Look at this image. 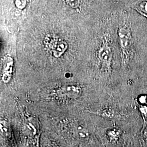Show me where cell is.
Here are the masks:
<instances>
[{
  "instance_id": "4",
  "label": "cell",
  "mask_w": 147,
  "mask_h": 147,
  "mask_svg": "<svg viewBox=\"0 0 147 147\" xmlns=\"http://www.w3.org/2000/svg\"><path fill=\"white\" fill-rule=\"evenodd\" d=\"M68 47L67 42L62 40H56L52 42L51 50L53 55L56 57H59L66 51Z\"/></svg>"
},
{
  "instance_id": "2",
  "label": "cell",
  "mask_w": 147,
  "mask_h": 147,
  "mask_svg": "<svg viewBox=\"0 0 147 147\" xmlns=\"http://www.w3.org/2000/svg\"><path fill=\"white\" fill-rule=\"evenodd\" d=\"M98 57L102 67L106 69H110L112 59V52L106 39L98 50Z\"/></svg>"
},
{
  "instance_id": "3",
  "label": "cell",
  "mask_w": 147,
  "mask_h": 147,
  "mask_svg": "<svg viewBox=\"0 0 147 147\" xmlns=\"http://www.w3.org/2000/svg\"><path fill=\"white\" fill-rule=\"evenodd\" d=\"M58 93L64 98L75 99L81 94V89L76 85H66L61 87Z\"/></svg>"
},
{
  "instance_id": "7",
  "label": "cell",
  "mask_w": 147,
  "mask_h": 147,
  "mask_svg": "<svg viewBox=\"0 0 147 147\" xmlns=\"http://www.w3.org/2000/svg\"><path fill=\"white\" fill-rule=\"evenodd\" d=\"M1 131H2L3 134L7 136H8L9 133V126L8 125L7 123L4 121H1Z\"/></svg>"
},
{
  "instance_id": "1",
  "label": "cell",
  "mask_w": 147,
  "mask_h": 147,
  "mask_svg": "<svg viewBox=\"0 0 147 147\" xmlns=\"http://www.w3.org/2000/svg\"><path fill=\"white\" fill-rule=\"evenodd\" d=\"M118 36L121 51V59L124 65H125L131 56L134 44L131 29L129 25H123L119 27Z\"/></svg>"
},
{
  "instance_id": "6",
  "label": "cell",
  "mask_w": 147,
  "mask_h": 147,
  "mask_svg": "<svg viewBox=\"0 0 147 147\" xmlns=\"http://www.w3.org/2000/svg\"><path fill=\"white\" fill-rule=\"evenodd\" d=\"M94 113H96L98 115H99L104 118H108V119L117 118L119 116L117 112L112 110H106L102 111L94 112Z\"/></svg>"
},
{
  "instance_id": "5",
  "label": "cell",
  "mask_w": 147,
  "mask_h": 147,
  "mask_svg": "<svg viewBox=\"0 0 147 147\" xmlns=\"http://www.w3.org/2000/svg\"><path fill=\"white\" fill-rule=\"evenodd\" d=\"M134 10L147 19V0H137L132 5Z\"/></svg>"
},
{
  "instance_id": "10",
  "label": "cell",
  "mask_w": 147,
  "mask_h": 147,
  "mask_svg": "<svg viewBox=\"0 0 147 147\" xmlns=\"http://www.w3.org/2000/svg\"><path fill=\"white\" fill-rule=\"evenodd\" d=\"M139 102L142 105L146 104L147 103V96L146 95H142L139 98Z\"/></svg>"
},
{
  "instance_id": "9",
  "label": "cell",
  "mask_w": 147,
  "mask_h": 147,
  "mask_svg": "<svg viewBox=\"0 0 147 147\" xmlns=\"http://www.w3.org/2000/svg\"><path fill=\"white\" fill-rule=\"evenodd\" d=\"M70 7L73 8H78L80 4V0H65Z\"/></svg>"
},
{
  "instance_id": "8",
  "label": "cell",
  "mask_w": 147,
  "mask_h": 147,
  "mask_svg": "<svg viewBox=\"0 0 147 147\" xmlns=\"http://www.w3.org/2000/svg\"><path fill=\"white\" fill-rule=\"evenodd\" d=\"M140 111L142 114V117L144 122H147V106L145 105H142L140 108Z\"/></svg>"
}]
</instances>
